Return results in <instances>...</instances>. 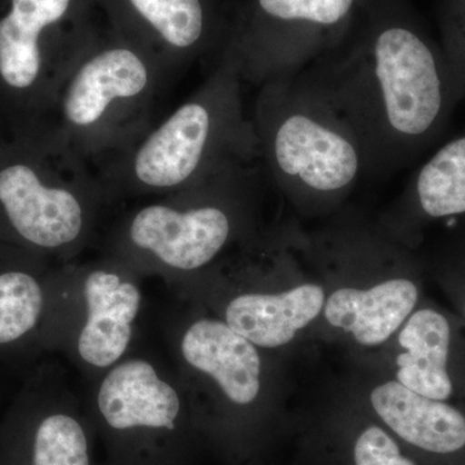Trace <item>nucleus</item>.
Wrapping results in <instances>:
<instances>
[{
	"label": "nucleus",
	"mask_w": 465,
	"mask_h": 465,
	"mask_svg": "<svg viewBox=\"0 0 465 465\" xmlns=\"http://www.w3.org/2000/svg\"><path fill=\"white\" fill-rule=\"evenodd\" d=\"M302 73L353 130L370 177L390 176L420 157L465 97L445 51L400 20L379 21L347 50L333 47Z\"/></svg>",
	"instance_id": "f257e3e1"
},
{
	"label": "nucleus",
	"mask_w": 465,
	"mask_h": 465,
	"mask_svg": "<svg viewBox=\"0 0 465 465\" xmlns=\"http://www.w3.org/2000/svg\"><path fill=\"white\" fill-rule=\"evenodd\" d=\"M292 226L326 295L313 342L338 345L347 358L387 344L425 296L421 249L391 237L358 208L344 206L313 229L299 219Z\"/></svg>",
	"instance_id": "f03ea898"
},
{
	"label": "nucleus",
	"mask_w": 465,
	"mask_h": 465,
	"mask_svg": "<svg viewBox=\"0 0 465 465\" xmlns=\"http://www.w3.org/2000/svg\"><path fill=\"white\" fill-rule=\"evenodd\" d=\"M268 185L260 159L235 162L122 213L101 235L103 255L139 275L161 274L185 286L269 228L262 219Z\"/></svg>",
	"instance_id": "7ed1b4c3"
},
{
	"label": "nucleus",
	"mask_w": 465,
	"mask_h": 465,
	"mask_svg": "<svg viewBox=\"0 0 465 465\" xmlns=\"http://www.w3.org/2000/svg\"><path fill=\"white\" fill-rule=\"evenodd\" d=\"M174 372L204 448L228 465L259 460L290 430L286 358L195 305L170 336Z\"/></svg>",
	"instance_id": "20e7f679"
},
{
	"label": "nucleus",
	"mask_w": 465,
	"mask_h": 465,
	"mask_svg": "<svg viewBox=\"0 0 465 465\" xmlns=\"http://www.w3.org/2000/svg\"><path fill=\"white\" fill-rule=\"evenodd\" d=\"M241 76L226 58L192 96L124 152L92 166L113 203L164 197L235 162L259 157Z\"/></svg>",
	"instance_id": "39448f33"
},
{
	"label": "nucleus",
	"mask_w": 465,
	"mask_h": 465,
	"mask_svg": "<svg viewBox=\"0 0 465 465\" xmlns=\"http://www.w3.org/2000/svg\"><path fill=\"white\" fill-rule=\"evenodd\" d=\"M251 119L269 183L300 219L323 220L344 207L365 176L362 150L302 72L260 85Z\"/></svg>",
	"instance_id": "423d86ee"
},
{
	"label": "nucleus",
	"mask_w": 465,
	"mask_h": 465,
	"mask_svg": "<svg viewBox=\"0 0 465 465\" xmlns=\"http://www.w3.org/2000/svg\"><path fill=\"white\" fill-rule=\"evenodd\" d=\"M185 286L195 305L286 360L313 344L326 300L323 284L296 243L292 220L269 226Z\"/></svg>",
	"instance_id": "0eeeda50"
},
{
	"label": "nucleus",
	"mask_w": 465,
	"mask_h": 465,
	"mask_svg": "<svg viewBox=\"0 0 465 465\" xmlns=\"http://www.w3.org/2000/svg\"><path fill=\"white\" fill-rule=\"evenodd\" d=\"M177 78L143 45H92L58 91L50 140L94 166L157 124L159 106Z\"/></svg>",
	"instance_id": "6e6552de"
},
{
	"label": "nucleus",
	"mask_w": 465,
	"mask_h": 465,
	"mask_svg": "<svg viewBox=\"0 0 465 465\" xmlns=\"http://www.w3.org/2000/svg\"><path fill=\"white\" fill-rule=\"evenodd\" d=\"M106 465H192L204 448L176 372L130 351L97 376L87 403Z\"/></svg>",
	"instance_id": "1a4fd4ad"
},
{
	"label": "nucleus",
	"mask_w": 465,
	"mask_h": 465,
	"mask_svg": "<svg viewBox=\"0 0 465 465\" xmlns=\"http://www.w3.org/2000/svg\"><path fill=\"white\" fill-rule=\"evenodd\" d=\"M0 206L18 237L72 260L100 242L104 217L113 204L94 168L58 146L45 167L38 162H5L0 168Z\"/></svg>",
	"instance_id": "9d476101"
},
{
	"label": "nucleus",
	"mask_w": 465,
	"mask_h": 465,
	"mask_svg": "<svg viewBox=\"0 0 465 465\" xmlns=\"http://www.w3.org/2000/svg\"><path fill=\"white\" fill-rule=\"evenodd\" d=\"M357 0H255L250 30L226 48L247 84L298 74L338 45Z\"/></svg>",
	"instance_id": "9b49d317"
},
{
	"label": "nucleus",
	"mask_w": 465,
	"mask_h": 465,
	"mask_svg": "<svg viewBox=\"0 0 465 465\" xmlns=\"http://www.w3.org/2000/svg\"><path fill=\"white\" fill-rule=\"evenodd\" d=\"M347 360L465 414V323L427 295L387 344Z\"/></svg>",
	"instance_id": "f8f14e48"
},
{
	"label": "nucleus",
	"mask_w": 465,
	"mask_h": 465,
	"mask_svg": "<svg viewBox=\"0 0 465 465\" xmlns=\"http://www.w3.org/2000/svg\"><path fill=\"white\" fill-rule=\"evenodd\" d=\"M341 387L424 465H465V414L394 379L351 365Z\"/></svg>",
	"instance_id": "ddd939ff"
},
{
	"label": "nucleus",
	"mask_w": 465,
	"mask_h": 465,
	"mask_svg": "<svg viewBox=\"0 0 465 465\" xmlns=\"http://www.w3.org/2000/svg\"><path fill=\"white\" fill-rule=\"evenodd\" d=\"M69 272L81 289L84 311L74 335L76 360L99 376L133 348L143 304L142 275L104 255L90 264L69 265Z\"/></svg>",
	"instance_id": "4468645a"
},
{
	"label": "nucleus",
	"mask_w": 465,
	"mask_h": 465,
	"mask_svg": "<svg viewBox=\"0 0 465 465\" xmlns=\"http://www.w3.org/2000/svg\"><path fill=\"white\" fill-rule=\"evenodd\" d=\"M290 427L293 465H424L341 385Z\"/></svg>",
	"instance_id": "2eb2a0df"
},
{
	"label": "nucleus",
	"mask_w": 465,
	"mask_h": 465,
	"mask_svg": "<svg viewBox=\"0 0 465 465\" xmlns=\"http://www.w3.org/2000/svg\"><path fill=\"white\" fill-rule=\"evenodd\" d=\"M460 217H465V128L418 168L376 220L391 237L421 249L430 226Z\"/></svg>",
	"instance_id": "dca6fc26"
},
{
	"label": "nucleus",
	"mask_w": 465,
	"mask_h": 465,
	"mask_svg": "<svg viewBox=\"0 0 465 465\" xmlns=\"http://www.w3.org/2000/svg\"><path fill=\"white\" fill-rule=\"evenodd\" d=\"M7 450L2 465H97L96 432L87 407L69 393L43 412Z\"/></svg>",
	"instance_id": "f3484780"
},
{
	"label": "nucleus",
	"mask_w": 465,
	"mask_h": 465,
	"mask_svg": "<svg viewBox=\"0 0 465 465\" xmlns=\"http://www.w3.org/2000/svg\"><path fill=\"white\" fill-rule=\"evenodd\" d=\"M131 14L161 43L159 56L177 75L206 51L208 14L203 0H125Z\"/></svg>",
	"instance_id": "a211bd4d"
},
{
	"label": "nucleus",
	"mask_w": 465,
	"mask_h": 465,
	"mask_svg": "<svg viewBox=\"0 0 465 465\" xmlns=\"http://www.w3.org/2000/svg\"><path fill=\"white\" fill-rule=\"evenodd\" d=\"M45 295L38 281L25 272L0 274V344L16 341L41 320Z\"/></svg>",
	"instance_id": "6ab92c4d"
},
{
	"label": "nucleus",
	"mask_w": 465,
	"mask_h": 465,
	"mask_svg": "<svg viewBox=\"0 0 465 465\" xmlns=\"http://www.w3.org/2000/svg\"><path fill=\"white\" fill-rule=\"evenodd\" d=\"M455 223L428 251H421L428 280H432L465 323V217Z\"/></svg>",
	"instance_id": "aec40b11"
},
{
	"label": "nucleus",
	"mask_w": 465,
	"mask_h": 465,
	"mask_svg": "<svg viewBox=\"0 0 465 465\" xmlns=\"http://www.w3.org/2000/svg\"><path fill=\"white\" fill-rule=\"evenodd\" d=\"M445 54L465 94V0L455 5L446 35Z\"/></svg>",
	"instance_id": "412c9836"
},
{
	"label": "nucleus",
	"mask_w": 465,
	"mask_h": 465,
	"mask_svg": "<svg viewBox=\"0 0 465 465\" xmlns=\"http://www.w3.org/2000/svg\"><path fill=\"white\" fill-rule=\"evenodd\" d=\"M244 465H260V464H259V460H253V461H250V463H247Z\"/></svg>",
	"instance_id": "4be33fe9"
}]
</instances>
